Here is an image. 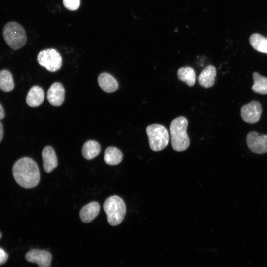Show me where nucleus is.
Instances as JSON below:
<instances>
[{
  "label": "nucleus",
  "mask_w": 267,
  "mask_h": 267,
  "mask_svg": "<svg viewBox=\"0 0 267 267\" xmlns=\"http://www.w3.org/2000/svg\"><path fill=\"white\" fill-rule=\"evenodd\" d=\"M16 182L21 187L29 189L36 187L40 179L37 163L32 158L23 157L17 160L12 168Z\"/></svg>",
  "instance_id": "obj_1"
},
{
  "label": "nucleus",
  "mask_w": 267,
  "mask_h": 267,
  "mask_svg": "<svg viewBox=\"0 0 267 267\" xmlns=\"http://www.w3.org/2000/svg\"></svg>",
  "instance_id": "obj_27"
},
{
  "label": "nucleus",
  "mask_w": 267,
  "mask_h": 267,
  "mask_svg": "<svg viewBox=\"0 0 267 267\" xmlns=\"http://www.w3.org/2000/svg\"><path fill=\"white\" fill-rule=\"evenodd\" d=\"M44 98V93L43 89L39 86H34L30 89L26 101L29 106L36 107L43 103Z\"/></svg>",
  "instance_id": "obj_13"
},
{
  "label": "nucleus",
  "mask_w": 267,
  "mask_h": 267,
  "mask_svg": "<svg viewBox=\"0 0 267 267\" xmlns=\"http://www.w3.org/2000/svg\"><path fill=\"white\" fill-rule=\"evenodd\" d=\"M100 210V206L97 202H91L81 209L79 212L80 218L83 222L89 223L98 216Z\"/></svg>",
  "instance_id": "obj_12"
},
{
  "label": "nucleus",
  "mask_w": 267,
  "mask_h": 267,
  "mask_svg": "<svg viewBox=\"0 0 267 267\" xmlns=\"http://www.w3.org/2000/svg\"><path fill=\"white\" fill-rule=\"evenodd\" d=\"M8 257L7 253L0 247V265L5 263L7 260Z\"/></svg>",
  "instance_id": "obj_23"
},
{
  "label": "nucleus",
  "mask_w": 267,
  "mask_h": 267,
  "mask_svg": "<svg viewBox=\"0 0 267 267\" xmlns=\"http://www.w3.org/2000/svg\"><path fill=\"white\" fill-rule=\"evenodd\" d=\"M262 108L260 102L253 101L243 105L240 110L242 120L248 123L253 124L260 119Z\"/></svg>",
  "instance_id": "obj_8"
},
{
  "label": "nucleus",
  "mask_w": 267,
  "mask_h": 267,
  "mask_svg": "<svg viewBox=\"0 0 267 267\" xmlns=\"http://www.w3.org/2000/svg\"><path fill=\"white\" fill-rule=\"evenodd\" d=\"M1 233L0 232V239L1 238Z\"/></svg>",
  "instance_id": "obj_26"
},
{
  "label": "nucleus",
  "mask_w": 267,
  "mask_h": 267,
  "mask_svg": "<svg viewBox=\"0 0 267 267\" xmlns=\"http://www.w3.org/2000/svg\"><path fill=\"white\" fill-rule=\"evenodd\" d=\"M178 78L189 86H193L195 83L196 74L194 70L189 66L182 67L177 71Z\"/></svg>",
  "instance_id": "obj_19"
},
{
  "label": "nucleus",
  "mask_w": 267,
  "mask_h": 267,
  "mask_svg": "<svg viewBox=\"0 0 267 267\" xmlns=\"http://www.w3.org/2000/svg\"><path fill=\"white\" fill-rule=\"evenodd\" d=\"M103 208L109 224L116 226L122 222L126 214V206L120 197L117 195L109 197L105 200Z\"/></svg>",
  "instance_id": "obj_3"
},
{
  "label": "nucleus",
  "mask_w": 267,
  "mask_h": 267,
  "mask_svg": "<svg viewBox=\"0 0 267 267\" xmlns=\"http://www.w3.org/2000/svg\"><path fill=\"white\" fill-rule=\"evenodd\" d=\"M25 258L28 262L37 264L39 267H50L52 256L46 250L34 249L26 253Z\"/></svg>",
  "instance_id": "obj_9"
},
{
  "label": "nucleus",
  "mask_w": 267,
  "mask_h": 267,
  "mask_svg": "<svg viewBox=\"0 0 267 267\" xmlns=\"http://www.w3.org/2000/svg\"><path fill=\"white\" fill-rule=\"evenodd\" d=\"M98 82L101 89L107 93L115 92L118 89L116 80L108 73H101L98 77Z\"/></svg>",
  "instance_id": "obj_14"
},
{
  "label": "nucleus",
  "mask_w": 267,
  "mask_h": 267,
  "mask_svg": "<svg viewBox=\"0 0 267 267\" xmlns=\"http://www.w3.org/2000/svg\"><path fill=\"white\" fill-rule=\"evenodd\" d=\"M5 113L4 109L0 104V120L2 119L4 117Z\"/></svg>",
  "instance_id": "obj_25"
},
{
  "label": "nucleus",
  "mask_w": 267,
  "mask_h": 267,
  "mask_svg": "<svg viewBox=\"0 0 267 267\" xmlns=\"http://www.w3.org/2000/svg\"><path fill=\"white\" fill-rule=\"evenodd\" d=\"M48 102L53 106H59L62 104L65 99V89L63 85L59 82L53 83L47 92Z\"/></svg>",
  "instance_id": "obj_10"
},
{
  "label": "nucleus",
  "mask_w": 267,
  "mask_h": 267,
  "mask_svg": "<svg viewBox=\"0 0 267 267\" xmlns=\"http://www.w3.org/2000/svg\"><path fill=\"white\" fill-rule=\"evenodd\" d=\"M43 165L44 171L51 173L58 165L57 158L54 149L50 146H46L42 153Z\"/></svg>",
  "instance_id": "obj_11"
},
{
  "label": "nucleus",
  "mask_w": 267,
  "mask_h": 267,
  "mask_svg": "<svg viewBox=\"0 0 267 267\" xmlns=\"http://www.w3.org/2000/svg\"><path fill=\"white\" fill-rule=\"evenodd\" d=\"M187 119L183 116L175 118L171 123L170 131L173 149L178 152L186 150L189 146L190 140L187 133Z\"/></svg>",
  "instance_id": "obj_2"
},
{
  "label": "nucleus",
  "mask_w": 267,
  "mask_h": 267,
  "mask_svg": "<svg viewBox=\"0 0 267 267\" xmlns=\"http://www.w3.org/2000/svg\"><path fill=\"white\" fill-rule=\"evenodd\" d=\"M151 149L159 151L164 149L169 143V134L167 129L161 124H153L146 129Z\"/></svg>",
  "instance_id": "obj_5"
},
{
  "label": "nucleus",
  "mask_w": 267,
  "mask_h": 267,
  "mask_svg": "<svg viewBox=\"0 0 267 267\" xmlns=\"http://www.w3.org/2000/svg\"><path fill=\"white\" fill-rule=\"evenodd\" d=\"M14 87L11 73L7 70L0 71V89L4 92H10Z\"/></svg>",
  "instance_id": "obj_21"
},
{
  "label": "nucleus",
  "mask_w": 267,
  "mask_h": 267,
  "mask_svg": "<svg viewBox=\"0 0 267 267\" xmlns=\"http://www.w3.org/2000/svg\"><path fill=\"white\" fill-rule=\"evenodd\" d=\"M123 156V154L119 149L110 146L105 151L104 159L105 162L109 165H117L122 161Z\"/></svg>",
  "instance_id": "obj_17"
},
{
  "label": "nucleus",
  "mask_w": 267,
  "mask_h": 267,
  "mask_svg": "<svg viewBox=\"0 0 267 267\" xmlns=\"http://www.w3.org/2000/svg\"><path fill=\"white\" fill-rule=\"evenodd\" d=\"M39 64L52 72L58 70L62 66L61 55L57 50L48 48L41 51L37 56Z\"/></svg>",
  "instance_id": "obj_6"
},
{
  "label": "nucleus",
  "mask_w": 267,
  "mask_h": 267,
  "mask_svg": "<svg viewBox=\"0 0 267 267\" xmlns=\"http://www.w3.org/2000/svg\"><path fill=\"white\" fill-rule=\"evenodd\" d=\"M254 83L252 86L253 92L260 94H267V78L255 72L252 74Z\"/></svg>",
  "instance_id": "obj_18"
},
{
  "label": "nucleus",
  "mask_w": 267,
  "mask_h": 267,
  "mask_svg": "<svg viewBox=\"0 0 267 267\" xmlns=\"http://www.w3.org/2000/svg\"><path fill=\"white\" fill-rule=\"evenodd\" d=\"M3 36L6 44L14 50L22 47L27 42L24 29L15 22H9L5 25L3 29Z\"/></svg>",
  "instance_id": "obj_4"
},
{
  "label": "nucleus",
  "mask_w": 267,
  "mask_h": 267,
  "mask_svg": "<svg viewBox=\"0 0 267 267\" xmlns=\"http://www.w3.org/2000/svg\"><path fill=\"white\" fill-rule=\"evenodd\" d=\"M101 151L100 144L95 140H88L82 148V154L87 160H91L97 156Z\"/></svg>",
  "instance_id": "obj_16"
},
{
  "label": "nucleus",
  "mask_w": 267,
  "mask_h": 267,
  "mask_svg": "<svg viewBox=\"0 0 267 267\" xmlns=\"http://www.w3.org/2000/svg\"><path fill=\"white\" fill-rule=\"evenodd\" d=\"M246 142L249 149L254 153L267 152V134L260 135L258 132L251 131L247 134Z\"/></svg>",
  "instance_id": "obj_7"
},
{
  "label": "nucleus",
  "mask_w": 267,
  "mask_h": 267,
  "mask_svg": "<svg viewBox=\"0 0 267 267\" xmlns=\"http://www.w3.org/2000/svg\"><path fill=\"white\" fill-rule=\"evenodd\" d=\"M216 76L215 67L211 65H208L200 73L198 77L199 83L204 88H210L214 85Z\"/></svg>",
  "instance_id": "obj_15"
},
{
  "label": "nucleus",
  "mask_w": 267,
  "mask_h": 267,
  "mask_svg": "<svg viewBox=\"0 0 267 267\" xmlns=\"http://www.w3.org/2000/svg\"><path fill=\"white\" fill-rule=\"evenodd\" d=\"M3 136V125L0 120V142L1 141Z\"/></svg>",
  "instance_id": "obj_24"
},
{
  "label": "nucleus",
  "mask_w": 267,
  "mask_h": 267,
  "mask_svg": "<svg viewBox=\"0 0 267 267\" xmlns=\"http://www.w3.org/2000/svg\"><path fill=\"white\" fill-rule=\"evenodd\" d=\"M64 6L68 10L74 11L77 10L80 3V0H63Z\"/></svg>",
  "instance_id": "obj_22"
},
{
  "label": "nucleus",
  "mask_w": 267,
  "mask_h": 267,
  "mask_svg": "<svg viewBox=\"0 0 267 267\" xmlns=\"http://www.w3.org/2000/svg\"><path fill=\"white\" fill-rule=\"evenodd\" d=\"M252 47L258 52L267 53V38L259 33H254L249 38Z\"/></svg>",
  "instance_id": "obj_20"
}]
</instances>
